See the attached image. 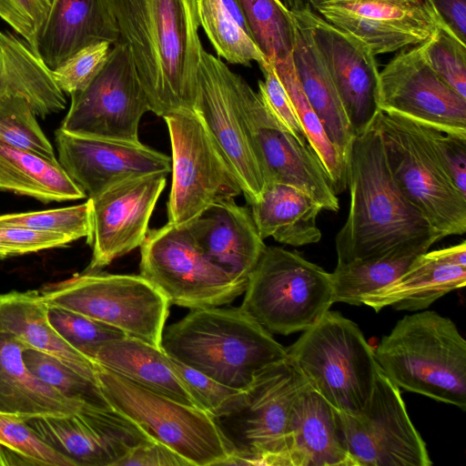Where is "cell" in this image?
<instances>
[{"label":"cell","mask_w":466,"mask_h":466,"mask_svg":"<svg viewBox=\"0 0 466 466\" xmlns=\"http://www.w3.org/2000/svg\"><path fill=\"white\" fill-rule=\"evenodd\" d=\"M264 80L258 81V94L279 123L300 143L309 144L290 97L270 63L260 67Z\"/></svg>","instance_id":"47"},{"label":"cell","mask_w":466,"mask_h":466,"mask_svg":"<svg viewBox=\"0 0 466 466\" xmlns=\"http://www.w3.org/2000/svg\"><path fill=\"white\" fill-rule=\"evenodd\" d=\"M293 15V14H292ZM295 39L292 61L310 106L320 119L329 140L347 159L355 137L341 100L308 27L293 15Z\"/></svg>","instance_id":"30"},{"label":"cell","mask_w":466,"mask_h":466,"mask_svg":"<svg viewBox=\"0 0 466 466\" xmlns=\"http://www.w3.org/2000/svg\"><path fill=\"white\" fill-rule=\"evenodd\" d=\"M58 162L86 197L93 198L127 179L168 174L171 158L144 144L55 132Z\"/></svg>","instance_id":"22"},{"label":"cell","mask_w":466,"mask_h":466,"mask_svg":"<svg viewBox=\"0 0 466 466\" xmlns=\"http://www.w3.org/2000/svg\"><path fill=\"white\" fill-rule=\"evenodd\" d=\"M92 361L141 387L200 408L161 347L124 336L100 346Z\"/></svg>","instance_id":"28"},{"label":"cell","mask_w":466,"mask_h":466,"mask_svg":"<svg viewBox=\"0 0 466 466\" xmlns=\"http://www.w3.org/2000/svg\"><path fill=\"white\" fill-rule=\"evenodd\" d=\"M398 388L466 408V341L455 323L432 310L406 315L374 350Z\"/></svg>","instance_id":"4"},{"label":"cell","mask_w":466,"mask_h":466,"mask_svg":"<svg viewBox=\"0 0 466 466\" xmlns=\"http://www.w3.org/2000/svg\"><path fill=\"white\" fill-rule=\"evenodd\" d=\"M252 39L268 63L292 56L295 20L280 0H237Z\"/></svg>","instance_id":"36"},{"label":"cell","mask_w":466,"mask_h":466,"mask_svg":"<svg viewBox=\"0 0 466 466\" xmlns=\"http://www.w3.org/2000/svg\"><path fill=\"white\" fill-rule=\"evenodd\" d=\"M168 357L173 369L187 384L199 407L214 419L232 412L242 403L246 390L227 386L172 357Z\"/></svg>","instance_id":"44"},{"label":"cell","mask_w":466,"mask_h":466,"mask_svg":"<svg viewBox=\"0 0 466 466\" xmlns=\"http://www.w3.org/2000/svg\"><path fill=\"white\" fill-rule=\"evenodd\" d=\"M28 369L66 399L96 408H112L96 380L76 371L61 360L30 347L22 351Z\"/></svg>","instance_id":"38"},{"label":"cell","mask_w":466,"mask_h":466,"mask_svg":"<svg viewBox=\"0 0 466 466\" xmlns=\"http://www.w3.org/2000/svg\"><path fill=\"white\" fill-rule=\"evenodd\" d=\"M47 316L61 338L91 361L104 343L127 336L119 329L57 306L48 305Z\"/></svg>","instance_id":"41"},{"label":"cell","mask_w":466,"mask_h":466,"mask_svg":"<svg viewBox=\"0 0 466 466\" xmlns=\"http://www.w3.org/2000/svg\"><path fill=\"white\" fill-rule=\"evenodd\" d=\"M379 110L466 138V98L431 67L421 46L401 50L379 74Z\"/></svg>","instance_id":"16"},{"label":"cell","mask_w":466,"mask_h":466,"mask_svg":"<svg viewBox=\"0 0 466 466\" xmlns=\"http://www.w3.org/2000/svg\"><path fill=\"white\" fill-rule=\"evenodd\" d=\"M49 446L76 466H117L140 442L150 437L113 408L82 405L66 416L23 418Z\"/></svg>","instance_id":"19"},{"label":"cell","mask_w":466,"mask_h":466,"mask_svg":"<svg viewBox=\"0 0 466 466\" xmlns=\"http://www.w3.org/2000/svg\"><path fill=\"white\" fill-rule=\"evenodd\" d=\"M0 223L24 227L35 231L65 235L72 241L92 233L90 203L41 211L0 215Z\"/></svg>","instance_id":"40"},{"label":"cell","mask_w":466,"mask_h":466,"mask_svg":"<svg viewBox=\"0 0 466 466\" xmlns=\"http://www.w3.org/2000/svg\"><path fill=\"white\" fill-rule=\"evenodd\" d=\"M425 59L437 75L466 98V46L444 23L420 45Z\"/></svg>","instance_id":"42"},{"label":"cell","mask_w":466,"mask_h":466,"mask_svg":"<svg viewBox=\"0 0 466 466\" xmlns=\"http://www.w3.org/2000/svg\"><path fill=\"white\" fill-rule=\"evenodd\" d=\"M102 41H120L107 0H53L37 54L53 70L80 49Z\"/></svg>","instance_id":"25"},{"label":"cell","mask_w":466,"mask_h":466,"mask_svg":"<svg viewBox=\"0 0 466 466\" xmlns=\"http://www.w3.org/2000/svg\"><path fill=\"white\" fill-rule=\"evenodd\" d=\"M288 359L307 384L336 410L367 405L379 368L374 350L352 320L329 309L289 348Z\"/></svg>","instance_id":"5"},{"label":"cell","mask_w":466,"mask_h":466,"mask_svg":"<svg viewBox=\"0 0 466 466\" xmlns=\"http://www.w3.org/2000/svg\"><path fill=\"white\" fill-rule=\"evenodd\" d=\"M0 190L63 202L86 197L58 160L0 141Z\"/></svg>","instance_id":"33"},{"label":"cell","mask_w":466,"mask_h":466,"mask_svg":"<svg viewBox=\"0 0 466 466\" xmlns=\"http://www.w3.org/2000/svg\"><path fill=\"white\" fill-rule=\"evenodd\" d=\"M250 207L263 239L273 238L293 247L314 244L321 239L317 218L322 208L298 187L280 183L266 184L259 200Z\"/></svg>","instance_id":"31"},{"label":"cell","mask_w":466,"mask_h":466,"mask_svg":"<svg viewBox=\"0 0 466 466\" xmlns=\"http://www.w3.org/2000/svg\"><path fill=\"white\" fill-rule=\"evenodd\" d=\"M162 350L173 359L235 389L245 390L287 349L239 308L191 311L164 329Z\"/></svg>","instance_id":"3"},{"label":"cell","mask_w":466,"mask_h":466,"mask_svg":"<svg viewBox=\"0 0 466 466\" xmlns=\"http://www.w3.org/2000/svg\"><path fill=\"white\" fill-rule=\"evenodd\" d=\"M293 104L307 141L321 162L336 195L347 188V159L329 140L318 115L308 101L299 81L292 56L270 63Z\"/></svg>","instance_id":"35"},{"label":"cell","mask_w":466,"mask_h":466,"mask_svg":"<svg viewBox=\"0 0 466 466\" xmlns=\"http://www.w3.org/2000/svg\"><path fill=\"white\" fill-rule=\"evenodd\" d=\"M52 1L0 0V18L7 23L36 54L38 41Z\"/></svg>","instance_id":"46"},{"label":"cell","mask_w":466,"mask_h":466,"mask_svg":"<svg viewBox=\"0 0 466 466\" xmlns=\"http://www.w3.org/2000/svg\"><path fill=\"white\" fill-rule=\"evenodd\" d=\"M95 365L97 382L109 405L150 438L171 448L191 466L225 465L230 452L209 413Z\"/></svg>","instance_id":"9"},{"label":"cell","mask_w":466,"mask_h":466,"mask_svg":"<svg viewBox=\"0 0 466 466\" xmlns=\"http://www.w3.org/2000/svg\"><path fill=\"white\" fill-rule=\"evenodd\" d=\"M48 305L82 314L157 347H161L170 306L141 275L87 270L42 293Z\"/></svg>","instance_id":"10"},{"label":"cell","mask_w":466,"mask_h":466,"mask_svg":"<svg viewBox=\"0 0 466 466\" xmlns=\"http://www.w3.org/2000/svg\"><path fill=\"white\" fill-rule=\"evenodd\" d=\"M347 187L350 208L335 238L337 263L422 254L441 239L395 183L373 123L351 141Z\"/></svg>","instance_id":"1"},{"label":"cell","mask_w":466,"mask_h":466,"mask_svg":"<svg viewBox=\"0 0 466 466\" xmlns=\"http://www.w3.org/2000/svg\"><path fill=\"white\" fill-rule=\"evenodd\" d=\"M420 254L337 263L331 274L334 302L362 305L364 295L400 277Z\"/></svg>","instance_id":"37"},{"label":"cell","mask_w":466,"mask_h":466,"mask_svg":"<svg viewBox=\"0 0 466 466\" xmlns=\"http://www.w3.org/2000/svg\"><path fill=\"white\" fill-rule=\"evenodd\" d=\"M25 347L0 329V413L21 418L66 416L85 405L66 399L38 379L23 360Z\"/></svg>","instance_id":"27"},{"label":"cell","mask_w":466,"mask_h":466,"mask_svg":"<svg viewBox=\"0 0 466 466\" xmlns=\"http://www.w3.org/2000/svg\"><path fill=\"white\" fill-rule=\"evenodd\" d=\"M167 175L156 173L127 179L87 198L92 222L87 243L93 250L87 270H99L141 246L166 187Z\"/></svg>","instance_id":"21"},{"label":"cell","mask_w":466,"mask_h":466,"mask_svg":"<svg viewBox=\"0 0 466 466\" xmlns=\"http://www.w3.org/2000/svg\"><path fill=\"white\" fill-rule=\"evenodd\" d=\"M322 19L390 54L423 44L443 22L431 0H308Z\"/></svg>","instance_id":"18"},{"label":"cell","mask_w":466,"mask_h":466,"mask_svg":"<svg viewBox=\"0 0 466 466\" xmlns=\"http://www.w3.org/2000/svg\"><path fill=\"white\" fill-rule=\"evenodd\" d=\"M140 248V274L169 301L198 309L231 303L247 283L212 262L188 227L167 223L148 229Z\"/></svg>","instance_id":"11"},{"label":"cell","mask_w":466,"mask_h":466,"mask_svg":"<svg viewBox=\"0 0 466 466\" xmlns=\"http://www.w3.org/2000/svg\"><path fill=\"white\" fill-rule=\"evenodd\" d=\"M382 138L390 174L406 198L441 239L466 232V196L440 160L427 127L379 111L372 122Z\"/></svg>","instance_id":"8"},{"label":"cell","mask_w":466,"mask_h":466,"mask_svg":"<svg viewBox=\"0 0 466 466\" xmlns=\"http://www.w3.org/2000/svg\"><path fill=\"white\" fill-rule=\"evenodd\" d=\"M26 99L17 95L0 96V141L56 159L54 147L43 132Z\"/></svg>","instance_id":"39"},{"label":"cell","mask_w":466,"mask_h":466,"mask_svg":"<svg viewBox=\"0 0 466 466\" xmlns=\"http://www.w3.org/2000/svg\"><path fill=\"white\" fill-rule=\"evenodd\" d=\"M5 449V447L0 445V465L8 464L7 459L12 458L11 456L4 452Z\"/></svg>","instance_id":"53"},{"label":"cell","mask_w":466,"mask_h":466,"mask_svg":"<svg viewBox=\"0 0 466 466\" xmlns=\"http://www.w3.org/2000/svg\"><path fill=\"white\" fill-rule=\"evenodd\" d=\"M244 293L240 309L284 336L308 329L334 303L331 274L279 247L266 246Z\"/></svg>","instance_id":"7"},{"label":"cell","mask_w":466,"mask_h":466,"mask_svg":"<svg viewBox=\"0 0 466 466\" xmlns=\"http://www.w3.org/2000/svg\"><path fill=\"white\" fill-rule=\"evenodd\" d=\"M111 46L106 41L89 45L53 69L58 87L70 96L84 89L105 66Z\"/></svg>","instance_id":"45"},{"label":"cell","mask_w":466,"mask_h":466,"mask_svg":"<svg viewBox=\"0 0 466 466\" xmlns=\"http://www.w3.org/2000/svg\"><path fill=\"white\" fill-rule=\"evenodd\" d=\"M199 25L228 63L259 67L268 62L255 45L237 0H197Z\"/></svg>","instance_id":"34"},{"label":"cell","mask_w":466,"mask_h":466,"mask_svg":"<svg viewBox=\"0 0 466 466\" xmlns=\"http://www.w3.org/2000/svg\"><path fill=\"white\" fill-rule=\"evenodd\" d=\"M117 466H191L166 444L152 438L134 447Z\"/></svg>","instance_id":"50"},{"label":"cell","mask_w":466,"mask_h":466,"mask_svg":"<svg viewBox=\"0 0 466 466\" xmlns=\"http://www.w3.org/2000/svg\"><path fill=\"white\" fill-rule=\"evenodd\" d=\"M442 21L465 43L466 0H431Z\"/></svg>","instance_id":"51"},{"label":"cell","mask_w":466,"mask_h":466,"mask_svg":"<svg viewBox=\"0 0 466 466\" xmlns=\"http://www.w3.org/2000/svg\"><path fill=\"white\" fill-rule=\"evenodd\" d=\"M345 446L356 466H431L426 443L412 424L400 388L378 368L367 405L337 410Z\"/></svg>","instance_id":"14"},{"label":"cell","mask_w":466,"mask_h":466,"mask_svg":"<svg viewBox=\"0 0 466 466\" xmlns=\"http://www.w3.org/2000/svg\"><path fill=\"white\" fill-rule=\"evenodd\" d=\"M291 466H356L337 410L306 382L291 414Z\"/></svg>","instance_id":"26"},{"label":"cell","mask_w":466,"mask_h":466,"mask_svg":"<svg viewBox=\"0 0 466 466\" xmlns=\"http://www.w3.org/2000/svg\"><path fill=\"white\" fill-rule=\"evenodd\" d=\"M187 226L212 262L248 283L266 248L248 208L234 198L220 199Z\"/></svg>","instance_id":"23"},{"label":"cell","mask_w":466,"mask_h":466,"mask_svg":"<svg viewBox=\"0 0 466 466\" xmlns=\"http://www.w3.org/2000/svg\"><path fill=\"white\" fill-rule=\"evenodd\" d=\"M0 445L26 464L76 466L49 446L21 417L0 413Z\"/></svg>","instance_id":"43"},{"label":"cell","mask_w":466,"mask_h":466,"mask_svg":"<svg viewBox=\"0 0 466 466\" xmlns=\"http://www.w3.org/2000/svg\"><path fill=\"white\" fill-rule=\"evenodd\" d=\"M465 284L466 242L463 240L454 246L420 254L395 280L364 295L362 305L377 312L385 307L419 311Z\"/></svg>","instance_id":"24"},{"label":"cell","mask_w":466,"mask_h":466,"mask_svg":"<svg viewBox=\"0 0 466 466\" xmlns=\"http://www.w3.org/2000/svg\"><path fill=\"white\" fill-rule=\"evenodd\" d=\"M238 78L239 75L221 59L204 49L197 77L194 112L204 122L251 205L259 200L265 181L244 127Z\"/></svg>","instance_id":"17"},{"label":"cell","mask_w":466,"mask_h":466,"mask_svg":"<svg viewBox=\"0 0 466 466\" xmlns=\"http://www.w3.org/2000/svg\"><path fill=\"white\" fill-rule=\"evenodd\" d=\"M120 41L132 55L150 109L194 111L204 50L197 0H107Z\"/></svg>","instance_id":"2"},{"label":"cell","mask_w":466,"mask_h":466,"mask_svg":"<svg viewBox=\"0 0 466 466\" xmlns=\"http://www.w3.org/2000/svg\"><path fill=\"white\" fill-rule=\"evenodd\" d=\"M70 242L72 240L62 234L0 223V258L64 247Z\"/></svg>","instance_id":"48"},{"label":"cell","mask_w":466,"mask_h":466,"mask_svg":"<svg viewBox=\"0 0 466 466\" xmlns=\"http://www.w3.org/2000/svg\"><path fill=\"white\" fill-rule=\"evenodd\" d=\"M163 118L172 151L167 223L185 226L216 201L235 198L242 191L196 112L179 111Z\"/></svg>","instance_id":"12"},{"label":"cell","mask_w":466,"mask_h":466,"mask_svg":"<svg viewBox=\"0 0 466 466\" xmlns=\"http://www.w3.org/2000/svg\"><path fill=\"white\" fill-rule=\"evenodd\" d=\"M309 30L355 136L379 113V69L370 46L330 25L309 7L291 11Z\"/></svg>","instance_id":"20"},{"label":"cell","mask_w":466,"mask_h":466,"mask_svg":"<svg viewBox=\"0 0 466 466\" xmlns=\"http://www.w3.org/2000/svg\"><path fill=\"white\" fill-rule=\"evenodd\" d=\"M151 111L128 46L119 41L95 78L71 95L61 128L74 134L140 143L138 127Z\"/></svg>","instance_id":"13"},{"label":"cell","mask_w":466,"mask_h":466,"mask_svg":"<svg viewBox=\"0 0 466 466\" xmlns=\"http://www.w3.org/2000/svg\"><path fill=\"white\" fill-rule=\"evenodd\" d=\"M432 146L457 188L466 196V138L427 127Z\"/></svg>","instance_id":"49"},{"label":"cell","mask_w":466,"mask_h":466,"mask_svg":"<svg viewBox=\"0 0 466 466\" xmlns=\"http://www.w3.org/2000/svg\"><path fill=\"white\" fill-rule=\"evenodd\" d=\"M305 384L288 358L256 377L240 406L215 419L230 452L225 465L291 466V414Z\"/></svg>","instance_id":"6"},{"label":"cell","mask_w":466,"mask_h":466,"mask_svg":"<svg viewBox=\"0 0 466 466\" xmlns=\"http://www.w3.org/2000/svg\"><path fill=\"white\" fill-rule=\"evenodd\" d=\"M47 309L42 294L35 290L0 295V329L97 381L95 363L61 338L48 320Z\"/></svg>","instance_id":"29"},{"label":"cell","mask_w":466,"mask_h":466,"mask_svg":"<svg viewBox=\"0 0 466 466\" xmlns=\"http://www.w3.org/2000/svg\"><path fill=\"white\" fill-rule=\"evenodd\" d=\"M5 95L24 97L41 117L62 111L66 104L40 56L24 39L0 30V96Z\"/></svg>","instance_id":"32"},{"label":"cell","mask_w":466,"mask_h":466,"mask_svg":"<svg viewBox=\"0 0 466 466\" xmlns=\"http://www.w3.org/2000/svg\"><path fill=\"white\" fill-rule=\"evenodd\" d=\"M238 97L244 127L265 185L293 186L309 195L322 209L338 211V197L311 147L300 143L279 123L258 92L241 76Z\"/></svg>","instance_id":"15"},{"label":"cell","mask_w":466,"mask_h":466,"mask_svg":"<svg viewBox=\"0 0 466 466\" xmlns=\"http://www.w3.org/2000/svg\"><path fill=\"white\" fill-rule=\"evenodd\" d=\"M282 2L290 11H297L309 7L308 0H282Z\"/></svg>","instance_id":"52"}]
</instances>
